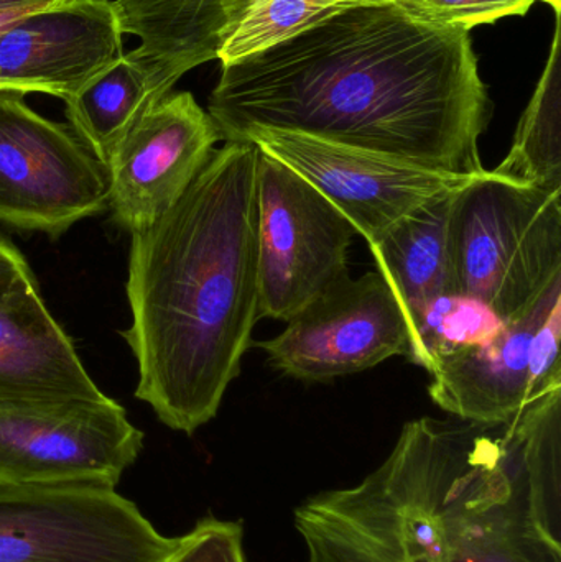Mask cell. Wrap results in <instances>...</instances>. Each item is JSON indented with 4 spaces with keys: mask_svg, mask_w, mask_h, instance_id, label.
<instances>
[{
    "mask_svg": "<svg viewBox=\"0 0 561 562\" xmlns=\"http://www.w3.org/2000/svg\"><path fill=\"white\" fill-rule=\"evenodd\" d=\"M259 316L289 321L348 279L356 231L308 181L260 151Z\"/></svg>",
    "mask_w": 561,
    "mask_h": 562,
    "instance_id": "8",
    "label": "cell"
},
{
    "mask_svg": "<svg viewBox=\"0 0 561 562\" xmlns=\"http://www.w3.org/2000/svg\"><path fill=\"white\" fill-rule=\"evenodd\" d=\"M71 337L49 314L38 284L0 300V402L99 400Z\"/></svg>",
    "mask_w": 561,
    "mask_h": 562,
    "instance_id": "14",
    "label": "cell"
},
{
    "mask_svg": "<svg viewBox=\"0 0 561 562\" xmlns=\"http://www.w3.org/2000/svg\"><path fill=\"white\" fill-rule=\"evenodd\" d=\"M144 432L114 400L0 402V487L98 484L115 488Z\"/></svg>",
    "mask_w": 561,
    "mask_h": 562,
    "instance_id": "7",
    "label": "cell"
},
{
    "mask_svg": "<svg viewBox=\"0 0 561 562\" xmlns=\"http://www.w3.org/2000/svg\"><path fill=\"white\" fill-rule=\"evenodd\" d=\"M560 13H556V35L546 69L520 117L513 147L493 170L507 180L546 191H561Z\"/></svg>",
    "mask_w": 561,
    "mask_h": 562,
    "instance_id": "18",
    "label": "cell"
},
{
    "mask_svg": "<svg viewBox=\"0 0 561 562\" xmlns=\"http://www.w3.org/2000/svg\"><path fill=\"white\" fill-rule=\"evenodd\" d=\"M220 131L191 92H170L125 137L108 165L112 221L125 233L152 226L197 180Z\"/></svg>",
    "mask_w": 561,
    "mask_h": 562,
    "instance_id": "11",
    "label": "cell"
},
{
    "mask_svg": "<svg viewBox=\"0 0 561 562\" xmlns=\"http://www.w3.org/2000/svg\"><path fill=\"white\" fill-rule=\"evenodd\" d=\"M542 2L549 3L552 7L553 12H561V0H542Z\"/></svg>",
    "mask_w": 561,
    "mask_h": 562,
    "instance_id": "28",
    "label": "cell"
},
{
    "mask_svg": "<svg viewBox=\"0 0 561 562\" xmlns=\"http://www.w3.org/2000/svg\"><path fill=\"white\" fill-rule=\"evenodd\" d=\"M506 324L481 301L448 291L407 321V357L431 373L444 357L494 339Z\"/></svg>",
    "mask_w": 561,
    "mask_h": 562,
    "instance_id": "20",
    "label": "cell"
},
{
    "mask_svg": "<svg viewBox=\"0 0 561 562\" xmlns=\"http://www.w3.org/2000/svg\"><path fill=\"white\" fill-rule=\"evenodd\" d=\"M464 423H407L361 484L303 502L310 562H561L506 425Z\"/></svg>",
    "mask_w": 561,
    "mask_h": 562,
    "instance_id": "3",
    "label": "cell"
},
{
    "mask_svg": "<svg viewBox=\"0 0 561 562\" xmlns=\"http://www.w3.org/2000/svg\"><path fill=\"white\" fill-rule=\"evenodd\" d=\"M233 142H250L308 181L368 244L418 207L461 190L478 177L430 170L300 132L253 127Z\"/></svg>",
    "mask_w": 561,
    "mask_h": 562,
    "instance_id": "9",
    "label": "cell"
},
{
    "mask_svg": "<svg viewBox=\"0 0 561 562\" xmlns=\"http://www.w3.org/2000/svg\"><path fill=\"white\" fill-rule=\"evenodd\" d=\"M171 89L150 63L131 52L65 99L66 117L76 137L108 168L125 137Z\"/></svg>",
    "mask_w": 561,
    "mask_h": 562,
    "instance_id": "16",
    "label": "cell"
},
{
    "mask_svg": "<svg viewBox=\"0 0 561 562\" xmlns=\"http://www.w3.org/2000/svg\"><path fill=\"white\" fill-rule=\"evenodd\" d=\"M389 0H254L224 40L217 59L236 61L351 7Z\"/></svg>",
    "mask_w": 561,
    "mask_h": 562,
    "instance_id": "21",
    "label": "cell"
},
{
    "mask_svg": "<svg viewBox=\"0 0 561 562\" xmlns=\"http://www.w3.org/2000/svg\"><path fill=\"white\" fill-rule=\"evenodd\" d=\"M412 19L471 32L506 16L526 15L537 0H392Z\"/></svg>",
    "mask_w": 561,
    "mask_h": 562,
    "instance_id": "22",
    "label": "cell"
},
{
    "mask_svg": "<svg viewBox=\"0 0 561 562\" xmlns=\"http://www.w3.org/2000/svg\"><path fill=\"white\" fill-rule=\"evenodd\" d=\"M32 284L38 283L25 257L9 239L0 236V300Z\"/></svg>",
    "mask_w": 561,
    "mask_h": 562,
    "instance_id": "25",
    "label": "cell"
},
{
    "mask_svg": "<svg viewBox=\"0 0 561 562\" xmlns=\"http://www.w3.org/2000/svg\"><path fill=\"white\" fill-rule=\"evenodd\" d=\"M491 112L471 32L412 19L392 0L226 63L207 105L226 142L253 127L300 132L455 175L486 171Z\"/></svg>",
    "mask_w": 561,
    "mask_h": 562,
    "instance_id": "1",
    "label": "cell"
},
{
    "mask_svg": "<svg viewBox=\"0 0 561 562\" xmlns=\"http://www.w3.org/2000/svg\"><path fill=\"white\" fill-rule=\"evenodd\" d=\"M560 337L561 303L547 314L530 340L527 405L561 389Z\"/></svg>",
    "mask_w": 561,
    "mask_h": 562,
    "instance_id": "24",
    "label": "cell"
},
{
    "mask_svg": "<svg viewBox=\"0 0 561 562\" xmlns=\"http://www.w3.org/2000/svg\"><path fill=\"white\" fill-rule=\"evenodd\" d=\"M35 10V9H30ZM29 9H12V10H0V33L3 32V30L9 29L10 25H12L13 22H15L16 19H20V16L25 15V13L30 12Z\"/></svg>",
    "mask_w": 561,
    "mask_h": 562,
    "instance_id": "27",
    "label": "cell"
},
{
    "mask_svg": "<svg viewBox=\"0 0 561 562\" xmlns=\"http://www.w3.org/2000/svg\"><path fill=\"white\" fill-rule=\"evenodd\" d=\"M561 303V281L524 316L510 321L494 339L444 357L428 386L435 405L461 422L497 426L527 406L530 340L553 306Z\"/></svg>",
    "mask_w": 561,
    "mask_h": 562,
    "instance_id": "13",
    "label": "cell"
},
{
    "mask_svg": "<svg viewBox=\"0 0 561 562\" xmlns=\"http://www.w3.org/2000/svg\"><path fill=\"white\" fill-rule=\"evenodd\" d=\"M285 323L259 347L277 370L296 380L326 382L407 356L404 313L378 270L348 277Z\"/></svg>",
    "mask_w": 561,
    "mask_h": 562,
    "instance_id": "10",
    "label": "cell"
},
{
    "mask_svg": "<svg viewBox=\"0 0 561 562\" xmlns=\"http://www.w3.org/2000/svg\"><path fill=\"white\" fill-rule=\"evenodd\" d=\"M447 254L453 293L524 316L561 281V191L478 175L451 200Z\"/></svg>",
    "mask_w": 561,
    "mask_h": 562,
    "instance_id": "4",
    "label": "cell"
},
{
    "mask_svg": "<svg viewBox=\"0 0 561 562\" xmlns=\"http://www.w3.org/2000/svg\"><path fill=\"white\" fill-rule=\"evenodd\" d=\"M243 540V525L206 517L178 538L165 562H247Z\"/></svg>",
    "mask_w": 561,
    "mask_h": 562,
    "instance_id": "23",
    "label": "cell"
},
{
    "mask_svg": "<svg viewBox=\"0 0 561 562\" xmlns=\"http://www.w3.org/2000/svg\"><path fill=\"white\" fill-rule=\"evenodd\" d=\"M108 168L71 127L0 91V224L58 237L108 210Z\"/></svg>",
    "mask_w": 561,
    "mask_h": 562,
    "instance_id": "6",
    "label": "cell"
},
{
    "mask_svg": "<svg viewBox=\"0 0 561 562\" xmlns=\"http://www.w3.org/2000/svg\"><path fill=\"white\" fill-rule=\"evenodd\" d=\"M114 0H58L0 33V91L71 98L124 56Z\"/></svg>",
    "mask_w": 561,
    "mask_h": 562,
    "instance_id": "12",
    "label": "cell"
},
{
    "mask_svg": "<svg viewBox=\"0 0 561 562\" xmlns=\"http://www.w3.org/2000/svg\"><path fill=\"white\" fill-rule=\"evenodd\" d=\"M55 2L58 0H0V10L40 9Z\"/></svg>",
    "mask_w": 561,
    "mask_h": 562,
    "instance_id": "26",
    "label": "cell"
},
{
    "mask_svg": "<svg viewBox=\"0 0 561 562\" xmlns=\"http://www.w3.org/2000/svg\"><path fill=\"white\" fill-rule=\"evenodd\" d=\"M260 150L226 142L183 196L131 234L135 396L175 431L193 435L220 412L259 316Z\"/></svg>",
    "mask_w": 561,
    "mask_h": 562,
    "instance_id": "2",
    "label": "cell"
},
{
    "mask_svg": "<svg viewBox=\"0 0 561 562\" xmlns=\"http://www.w3.org/2000/svg\"><path fill=\"white\" fill-rule=\"evenodd\" d=\"M455 193L418 207L368 244L378 272L401 304L405 323L435 297L453 291L448 269L447 227Z\"/></svg>",
    "mask_w": 561,
    "mask_h": 562,
    "instance_id": "17",
    "label": "cell"
},
{
    "mask_svg": "<svg viewBox=\"0 0 561 562\" xmlns=\"http://www.w3.org/2000/svg\"><path fill=\"white\" fill-rule=\"evenodd\" d=\"M254 0H114L124 35L175 88L191 69L217 59L224 40Z\"/></svg>",
    "mask_w": 561,
    "mask_h": 562,
    "instance_id": "15",
    "label": "cell"
},
{
    "mask_svg": "<svg viewBox=\"0 0 561 562\" xmlns=\"http://www.w3.org/2000/svg\"><path fill=\"white\" fill-rule=\"evenodd\" d=\"M177 543L108 485L0 487V562H165Z\"/></svg>",
    "mask_w": 561,
    "mask_h": 562,
    "instance_id": "5",
    "label": "cell"
},
{
    "mask_svg": "<svg viewBox=\"0 0 561 562\" xmlns=\"http://www.w3.org/2000/svg\"><path fill=\"white\" fill-rule=\"evenodd\" d=\"M506 428L519 452L534 520L561 548V389L529 403Z\"/></svg>",
    "mask_w": 561,
    "mask_h": 562,
    "instance_id": "19",
    "label": "cell"
}]
</instances>
